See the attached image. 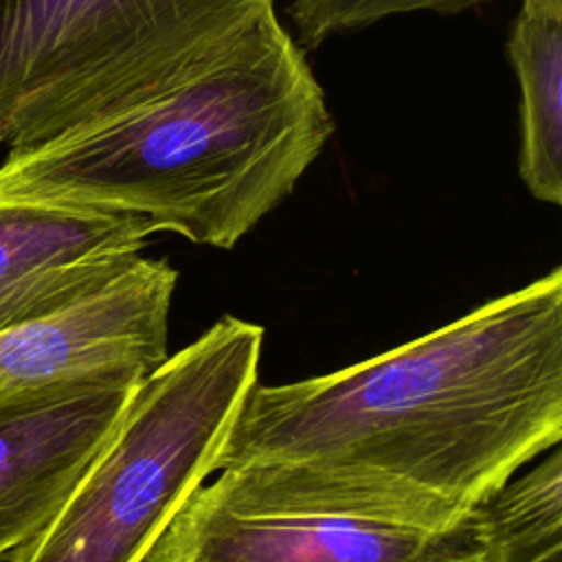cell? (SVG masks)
I'll use <instances>...</instances> for the list:
<instances>
[{"label": "cell", "mask_w": 562, "mask_h": 562, "mask_svg": "<svg viewBox=\"0 0 562 562\" xmlns=\"http://www.w3.org/2000/svg\"><path fill=\"white\" fill-rule=\"evenodd\" d=\"M176 283L167 259L138 255L81 296L0 329V395L90 375H151L169 356Z\"/></svg>", "instance_id": "cell-6"}, {"label": "cell", "mask_w": 562, "mask_h": 562, "mask_svg": "<svg viewBox=\"0 0 562 562\" xmlns=\"http://www.w3.org/2000/svg\"><path fill=\"white\" fill-rule=\"evenodd\" d=\"M143 562H485L474 514L443 531L338 512L259 505L202 483Z\"/></svg>", "instance_id": "cell-5"}, {"label": "cell", "mask_w": 562, "mask_h": 562, "mask_svg": "<svg viewBox=\"0 0 562 562\" xmlns=\"http://www.w3.org/2000/svg\"><path fill=\"white\" fill-rule=\"evenodd\" d=\"M522 4H542V7H562V0H522Z\"/></svg>", "instance_id": "cell-12"}, {"label": "cell", "mask_w": 562, "mask_h": 562, "mask_svg": "<svg viewBox=\"0 0 562 562\" xmlns=\"http://www.w3.org/2000/svg\"><path fill=\"white\" fill-rule=\"evenodd\" d=\"M149 235L132 213L0 202V329L101 285L143 252Z\"/></svg>", "instance_id": "cell-8"}, {"label": "cell", "mask_w": 562, "mask_h": 562, "mask_svg": "<svg viewBox=\"0 0 562 562\" xmlns=\"http://www.w3.org/2000/svg\"><path fill=\"white\" fill-rule=\"evenodd\" d=\"M485 562H562V452L509 476L474 509Z\"/></svg>", "instance_id": "cell-10"}, {"label": "cell", "mask_w": 562, "mask_h": 562, "mask_svg": "<svg viewBox=\"0 0 562 562\" xmlns=\"http://www.w3.org/2000/svg\"><path fill=\"white\" fill-rule=\"evenodd\" d=\"M143 380L90 375L0 395V562L48 525Z\"/></svg>", "instance_id": "cell-7"}, {"label": "cell", "mask_w": 562, "mask_h": 562, "mask_svg": "<svg viewBox=\"0 0 562 562\" xmlns=\"http://www.w3.org/2000/svg\"><path fill=\"white\" fill-rule=\"evenodd\" d=\"M562 437V270L347 369L252 384L228 496L452 529Z\"/></svg>", "instance_id": "cell-1"}, {"label": "cell", "mask_w": 562, "mask_h": 562, "mask_svg": "<svg viewBox=\"0 0 562 562\" xmlns=\"http://www.w3.org/2000/svg\"><path fill=\"white\" fill-rule=\"evenodd\" d=\"M520 86L518 173L529 193L562 204V7L522 4L507 40Z\"/></svg>", "instance_id": "cell-9"}, {"label": "cell", "mask_w": 562, "mask_h": 562, "mask_svg": "<svg viewBox=\"0 0 562 562\" xmlns=\"http://www.w3.org/2000/svg\"><path fill=\"white\" fill-rule=\"evenodd\" d=\"M274 0H0V145L105 125L182 86Z\"/></svg>", "instance_id": "cell-3"}, {"label": "cell", "mask_w": 562, "mask_h": 562, "mask_svg": "<svg viewBox=\"0 0 562 562\" xmlns=\"http://www.w3.org/2000/svg\"><path fill=\"white\" fill-rule=\"evenodd\" d=\"M336 125L277 13L182 86L116 121L0 162V202L132 213L233 248L296 187Z\"/></svg>", "instance_id": "cell-2"}, {"label": "cell", "mask_w": 562, "mask_h": 562, "mask_svg": "<svg viewBox=\"0 0 562 562\" xmlns=\"http://www.w3.org/2000/svg\"><path fill=\"white\" fill-rule=\"evenodd\" d=\"M263 327L222 316L134 391L114 435L11 562H143L213 472L257 382Z\"/></svg>", "instance_id": "cell-4"}, {"label": "cell", "mask_w": 562, "mask_h": 562, "mask_svg": "<svg viewBox=\"0 0 562 562\" xmlns=\"http://www.w3.org/2000/svg\"><path fill=\"white\" fill-rule=\"evenodd\" d=\"M492 0H292L288 13L305 48H318L325 40L371 26L384 18L430 11L457 15Z\"/></svg>", "instance_id": "cell-11"}]
</instances>
